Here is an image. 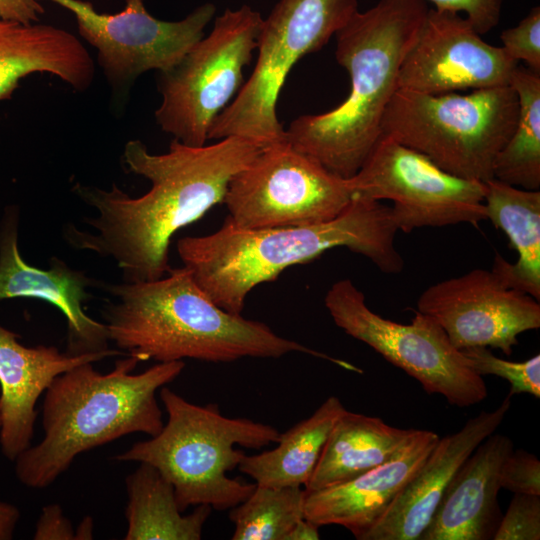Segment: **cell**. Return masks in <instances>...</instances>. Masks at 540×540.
<instances>
[{
	"mask_svg": "<svg viewBox=\"0 0 540 540\" xmlns=\"http://www.w3.org/2000/svg\"><path fill=\"white\" fill-rule=\"evenodd\" d=\"M494 540H539L540 496L514 493Z\"/></svg>",
	"mask_w": 540,
	"mask_h": 540,
	"instance_id": "obj_29",
	"label": "cell"
},
{
	"mask_svg": "<svg viewBox=\"0 0 540 540\" xmlns=\"http://www.w3.org/2000/svg\"><path fill=\"white\" fill-rule=\"evenodd\" d=\"M336 396L327 398L308 418L280 433L278 446L241 458L238 469L263 486H305L328 436L345 411Z\"/></svg>",
	"mask_w": 540,
	"mask_h": 540,
	"instance_id": "obj_24",
	"label": "cell"
},
{
	"mask_svg": "<svg viewBox=\"0 0 540 540\" xmlns=\"http://www.w3.org/2000/svg\"><path fill=\"white\" fill-rule=\"evenodd\" d=\"M35 540H73L75 531L70 520L65 517L58 504H49L42 508L33 535Z\"/></svg>",
	"mask_w": 540,
	"mask_h": 540,
	"instance_id": "obj_33",
	"label": "cell"
},
{
	"mask_svg": "<svg viewBox=\"0 0 540 540\" xmlns=\"http://www.w3.org/2000/svg\"><path fill=\"white\" fill-rule=\"evenodd\" d=\"M382 419L345 410L335 422L304 486L314 491L353 479L391 459L414 436Z\"/></svg>",
	"mask_w": 540,
	"mask_h": 540,
	"instance_id": "obj_22",
	"label": "cell"
},
{
	"mask_svg": "<svg viewBox=\"0 0 540 540\" xmlns=\"http://www.w3.org/2000/svg\"><path fill=\"white\" fill-rule=\"evenodd\" d=\"M20 511L11 503L0 501V540L13 538Z\"/></svg>",
	"mask_w": 540,
	"mask_h": 540,
	"instance_id": "obj_35",
	"label": "cell"
},
{
	"mask_svg": "<svg viewBox=\"0 0 540 540\" xmlns=\"http://www.w3.org/2000/svg\"><path fill=\"white\" fill-rule=\"evenodd\" d=\"M2 423V403H1V392H0V427Z\"/></svg>",
	"mask_w": 540,
	"mask_h": 540,
	"instance_id": "obj_38",
	"label": "cell"
},
{
	"mask_svg": "<svg viewBox=\"0 0 540 540\" xmlns=\"http://www.w3.org/2000/svg\"><path fill=\"white\" fill-rule=\"evenodd\" d=\"M138 363L127 355L105 374L88 362L57 376L45 391L44 436L15 459L17 479L43 489L83 452L132 433L158 434L164 423L156 392L180 375L185 362H158L134 374Z\"/></svg>",
	"mask_w": 540,
	"mask_h": 540,
	"instance_id": "obj_5",
	"label": "cell"
},
{
	"mask_svg": "<svg viewBox=\"0 0 540 540\" xmlns=\"http://www.w3.org/2000/svg\"><path fill=\"white\" fill-rule=\"evenodd\" d=\"M324 302L339 328L404 370L426 393L442 395L458 407L487 397L482 376L467 365L461 350L430 316L415 311L410 324L386 319L367 306L364 294L350 279L336 281Z\"/></svg>",
	"mask_w": 540,
	"mask_h": 540,
	"instance_id": "obj_10",
	"label": "cell"
},
{
	"mask_svg": "<svg viewBox=\"0 0 540 540\" xmlns=\"http://www.w3.org/2000/svg\"><path fill=\"white\" fill-rule=\"evenodd\" d=\"M352 198L348 179L285 140L261 149L233 176L223 203L234 225L262 229L330 221Z\"/></svg>",
	"mask_w": 540,
	"mask_h": 540,
	"instance_id": "obj_11",
	"label": "cell"
},
{
	"mask_svg": "<svg viewBox=\"0 0 540 540\" xmlns=\"http://www.w3.org/2000/svg\"><path fill=\"white\" fill-rule=\"evenodd\" d=\"M33 73H49L83 92L95 68L82 42L67 30L0 20V101L11 99L21 79Z\"/></svg>",
	"mask_w": 540,
	"mask_h": 540,
	"instance_id": "obj_21",
	"label": "cell"
},
{
	"mask_svg": "<svg viewBox=\"0 0 540 540\" xmlns=\"http://www.w3.org/2000/svg\"><path fill=\"white\" fill-rule=\"evenodd\" d=\"M519 102L510 85L445 94L398 88L382 119V134L468 180L493 179L495 159L510 138Z\"/></svg>",
	"mask_w": 540,
	"mask_h": 540,
	"instance_id": "obj_7",
	"label": "cell"
},
{
	"mask_svg": "<svg viewBox=\"0 0 540 540\" xmlns=\"http://www.w3.org/2000/svg\"><path fill=\"white\" fill-rule=\"evenodd\" d=\"M114 298L104 310L110 342L139 362H232L304 353L358 372L355 365L276 334L263 322L217 306L185 267L151 281L106 286Z\"/></svg>",
	"mask_w": 540,
	"mask_h": 540,
	"instance_id": "obj_3",
	"label": "cell"
},
{
	"mask_svg": "<svg viewBox=\"0 0 540 540\" xmlns=\"http://www.w3.org/2000/svg\"><path fill=\"white\" fill-rule=\"evenodd\" d=\"M306 490L302 486H255L243 502L229 511L233 540H285L304 516Z\"/></svg>",
	"mask_w": 540,
	"mask_h": 540,
	"instance_id": "obj_27",
	"label": "cell"
},
{
	"mask_svg": "<svg viewBox=\"0 0 540 540\" xmlns=\"http://www.w3.org/2000/svg\"><path fill=\"white\" fill-rule=\"evenodd\" d=\"M500 487L513 493L540 496V461L522 449L513 450L500 472Z\"/></svg>",
	"mask_w": 540,
	"mask_h": 540,
	"instance_id": "obj_31",
	"label": "cell"
},
{
	"mask_svg": "<svg viewBox=\"0 0 540 540\" xmlns=\"http://www.w3.org/2000/svg\"><path fill=\"white\" fill-rule=\"evenodd\" d=\"M519 112L515 128L498 153L493 177L526 190L540 188V74L517 66L510 84Z\"/></svg>",
	"mask_w": 540,
	"mask_h": 540,
	"instance_id": "obj_26",
	"label": "cell"
},
{
	"mask_svg": "<svg viewBox=\"0 0 540 540\" xmlns=\"http://www.w3.org/2000/svg\"><path fill=\"white\" fill-rule=\"evenodd\" d=\"M428 9L423 0H380L358 10L335 34L336 60L350 78L348 96L327 112L293 120L286 141L330 172L354 176L382 135L401 64Z\"/></svg>",
	"mask_w": 540,
	"mask_h": 540,
	"instance_id": "obj_4",
	"label": "cell"
},
{
	"mask_svg": "<svg viewBox=\"0 0 540 540\" xmlns=\"http://www.w3.org/2000/svg\"><path fill=\"white\" fill-rule=\"evenodd\" d=\"M435 9L456 13L463 12L474 29L483 35L492 30L500 20L503 0H423Z\"/></svg>",
	"mask_w": 540,
	"mask_h": 540,
	"instance_id": "obj_32",
	"label": "cell"
},
{
	"mask_svg": "<svg viewBox=\"0 0 540 540\" xmlns=\"http://www.w3.org/2000/svg\"><path fill=\"white\" fill-rule=\"evenodd\" d=\"M45 9L38 0H0V20L39 22Z\"/></svg>",
	"mask_w": 540,
	"mask_h": 540,
	"instance_id": "obj_34",
	"label": "cell"
},
{
	"mask_svg": "<svg viewBox=\"0 0 540 540\" xmlns=\"http://www.w3.org/2000/svg\"><path fill=\"white\" fill-rule=\"evenodd\" d=\"M18 212H5L0 224V300L31 298L55 306L67 323L66 353L82 355L109 350L105 323L91 318L84 303L93 279L58 258L42 269L28 264L18 248Z\"/></svg>",
	"mask_w": 540,
	"mask_h": 540,
	"instance_id": "obj_16",
	"label": "cell"
},
{
	"mask_svg": "<svg viewBox=\"0 0 540 540\" xmlns=\"http://www.w3.org/2000/svg\"><path fill=\"white\" fill-rule=\"evenodd\" d=\"M510 407L508 394L495 410L482 411L459 431L439 438L422 466L361 540H420L456 471L496 431Z\"/></svg>",
	"mask_w": 540,
	"mask_h": 540,
	"instance_id": "obj_17",
	"label": "cell"
},
{
	"mask_svg": "<svg viewBox=\"0 0 540 540\" xmlns=\"http://www.w3.org/2000/svg\"><path fill=\"white\" fill-rule=\"evenodd\" d=\"M160 399L168 416L161 431L114 459L154 466L173 485L182 512L193 505L227 510L248 498L256 483L227 476L245 454L235 446L260 449L277 443L280 432L247 418L226 417L214 403L193 404L165 386Z\"/></svg>",
	"mask_w": 540,
	"mask_h": 540,
	"instance_id": "obj_6",
	"label": "cell"
},
{
	"mask_svg": "<svg viewBox=\"0 0 540 540\" xmlns=\"http://www.w3.org/2000/svg\"><path fill=\"white\" fill-rule=\"evenodd\" d=\"M513 441L492 433L467 457L450 480L420 540H487L502 515L500 472Z\"/></svg>",
	"mask_w": 540,
	"mask_h": 540,
	"instance_id": "obj_20",
	"label": "cell"
},
{
	"mask_svg": "<svg viewBox=\"0 0 540 540\" xmlns=\"http://www.w3.org/2000/svg\"><path fill=\"white\" fill-rule=\"evenodd\" d=\"M357 11V0H280L263 19L251 75L213 121L208 140L236 136L261 149L285 141L277 102L290 70L324 47Z\"/></svg>",
	"mask_w": 540,
	"mask_h": 540,
	"instance_id": "obj_8",
	"label": "cell"
},
{
	"mask_svg": "<svg viewBox=\"0 0 540 540\" xmlns=\"http://www.w3.org/2000/svg\"><path fill=\"white\" fill-rule=\"evenodd\" d=\"M50 1L75 16L80 36L96 48L105 78L122 99L146 71L174 67L202 39L216 12L212 3H205L182 20L164 21L149 13L143 0H126L116 14L99 13L83 0Z\"/></svg>",
	"mask_w": 540,
	"mask_h": 540,
	"instance_id": "obj_13",
	"label": "cell"
},
{
	"mask_svg": "<svg viewBox=\"0 0 540 540\" xmlns=\"http://www.w3.org/2000/svg\"><path fill=\"white\" fill-rule=\"evenodd\" d=\"M486 219L501 229L518 254L509 263L495 254L494 268L510 287L540 300V191L526 190L495 178L485 182Z\"/></svg>",
	"mask_w": 540,
	"mask_h": 540,
	"instance_id": "obj_23",
	"label": "cell"
},
{
	"mask_svg": "<svg viewBox=\"0 0 540 540\" xmlns=\"http://www.w3.org/2000/svg\"><path fill=\"white\" fill-rule=\"evenodd\" d=\"M262 23L248 5L227 9L174 67L159 72L154 116L162 131L186 145L206 144L213 121L244 84Z\"/></svg>",
	"mask_w": 540,
	"mask_h": 540,
	"instance_id": "obj_9",
	"label": "cell"
},
{
	"mask_svg": "<svg viewBox=\"0 0 540 540\" xmlns=\"http://www.w3.org/2000/svg\"><path fill=\"white\" fill-rule=\"evenodd\" d=\"M93 519L85 517L75 531V539L88 540L93 538Z\"/></svg>",
	"mask_w": 540,
	"mask_h": 540,
	"instance_id": "obj_37",
	"label": "cell"
},
{
	"mask_svg": "<svg viewBox=\"0 0 540 540\" xmlns=\"http://www.w3.org/2000/svg\"><path fill=\"white\" fill-rule=\"evenodd\" d=\"M518 65L501 46L485 42L466 17L433 8L401 64L398 87L445 94L507 86Z\"/></svg>",
	"mask_w": 540,
	"mask_h": 540,
	"instance_id": "obj_15",
	"label": "cell"
},
{
	"mask_svg": "<svg viewBox=\"0 0 540 540\" xmlns=\"http://www.w3.org/2000/svg\"><path fill=\"white\" fill-rule=\"evenodd\" d=\"M18 338V334L0 324V446L3 455L11 461L31 446L36 402L57 376L81 364L122 354L109 349L70 355L55 346L26 347Z\"/></svg>",
	"mask_w": 540,
	"mask_h": 540,
	"instance_id": "obj_19",
	"label": "cell"
},
{
	"mask_svg": "<svg viewBox=\"0 0 540 540\" xmlns=\"http://www.w3.org/2000/svg\"><path fill=\"white\" fill-rule=\"evenodd\" d=\"M125 540H199L212 507L180 510L173 485L152 465L140 462L127 476Z\"/></svg>",
	"mask_w": 540,
	"mask_h": 540,
	"instance_id": "obj_25",
	"label": "cell"
},
{
	"mask_svg": "<svg viewBox=\"0 0 540 540\" xmlns=\"http://www.w3.org/2000/svg\"><path fill=\"white\" fill-rule=\"evenodd\" d=\"M439 435L417 430L385 463L348 481L306 491L304 516L318 527L340 525L361 540L425 462Z\"/></svg>",
	"mask_w": 540,
	"mask_h": 540,
	"instance_id": "obj_18",
	"label": "cell"
},
{
	"mask_svg": "<svg viewBox=\"0 0 540 540\" xmlns=\"http://www.w3.org/2000/svg\"><path fill=\"white\" fill-rule=\"evenodd\" d=\"M319 528L306 518L299 520L286 536L285 540H318Z\"/></svg>",
	"mask_w": 540,
	"mask_h": 540,
	"instance_id": "obj_36",
	"label": "cell"
},
{
	"mask_svg": "<svg viewBox=\"0 0 540 540\" xmlns=\"http://www.w3.org/2000/svg\"><path fill=\"white\" fill-rule=\"evenodd\" d=\"M467 365L479 376L494 375L507 380L509 394L527 393L540 397V355L525 361L514 362L495 356L488 347L477 346L461 349Z\"/></svg>",
	"mask_w": 540,
	"mask_h": 540,
	"instance_id": "obj_28",
	"label": "cell"
},
{
	"mask_svg": "<svg viewBox=\"0 0 540 540\" xmlns=\"http://www.w3.org/2000/svg\"><path fill=\"white\" fill-rule=\"evenodd\" d=\"M417 311L433 318L459 350L469 347L513 353L518 335L540 327V303L510 287L494 269H473L429 286Z\"/></svg>",
	"mask_w": 540,
	"mask_h": 540,
	"instance_id": "obj_14",
	"label": "cell"
},
{
	"mask_svg": "<svg viewBox=\"0 0 540 540\" xmlns=\"http://www.w3.org/2000/svg\"><path fill=\"white\" fill-rule=\"evenodd\" d=\"M502 48L515 61L540 74V7H533L514 27L503 30Z\"/></svg>",
	"mask_w": 540,
	"mask_h": 540,
	"instance_id": "obj_30",
	"label": "cell"
},
{
	"mask_svg": "<svg viewBox=\"0 0 540 540\" xmlns=\"http://www.w3.org/2000/svg\"><path fill=\"white\" fill-rule=\"evenodd\" d=\"M261 151L253 142L230 136L210 145L190 146L176 139L163 154L140 140L128 141L122 160L128 171L151 183L139 197L116 184L109 190L77 183L76 195L97 215L86 219L93 232L72 226L65 237L76 249L113 259L125 282L151 281L169 270L171 238L224 202L230 180Z\"/></svg>",
	"mask_w": 540,
	"mask_h": 540,
	"instance_id": "obj_1",
	"label": "cell"
},
{
	"mask_svg": "<svg viewBox=\"0 0 540 540\" xmlns=\"http://www.w3.org/2000/svg\"><path fill=\"white\" fill-rule=\"evenodd\" d=\"M348 183L353 196L392 201L394 221L404 233L487 220L485 183L454 176L384 134Z\"/></svg>",
	"mask_w": 540,
	"mask_h": 540,
	"instance_id": "obj_12",
	"label": "cell"
},
{
	"mask_svg": "<svg viewBox=\"0 0 540 540\" xmlns=\"http://www.w3.org/2000/svg\"><path fill=\"white\" fill-rule=\"evenodd\" d=\"M391 206L353 196L334 219L314 225L244 229L227 217L215 232L177 242L180 259L198 286L223 310L241 314L257 285L274 281L287 268L346 247L381 272L397 274L404 260L395 246L398 232Z\"/></svg>",
	"mask_w": 540,
	"mask_h": 540,
	"instance_id": "obj_2",
	"label": "cell"
}]
</instances>
